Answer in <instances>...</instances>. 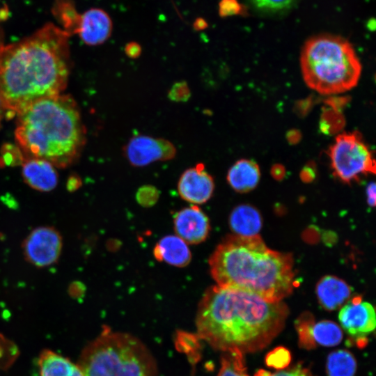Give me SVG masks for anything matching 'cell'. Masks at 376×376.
<instances>
[{"label": "cell", "mask_w": 376, "mask_h": 376, "mask_svg": "<svg viewBox=\"0 0 376 376\" xmlns=\"http://www.w3.org/2000/svg\"><path fill=\"white\" fill-rule=\"evenodd\" d=\"M242 6L236 0H221L219 3V15L227 17L242 13Z\"/></svg>", "instance_id": "28"}, {"label": "cell", "mask_w": 376, "mask_h": 376, "mask_svg": "<svg viewBox=\"0 0 376 376\" xmlns=\"http://www.w3.org/2000/svg\"><path fill=\"white\" fill-rule=\"evenodd\" d=\"M214 189V180L205 171L203 163L186 169L181 174L178 183L180 197L194 204L207 202L211 198Z\"/></svg>", "instance_id": "11"}, {"label": "cell", "mask_w": 376, "mask_h": 376, "mask_svg": "<svg viewBox=\"0 0 376 376\" xmlns=\"http://www.w3.org/2000/svg\"><path fill=\"white\" fill-rule=\"evenodd\" d=\"M301 136L299 131L296 130H290L287 133V139L288 142L292 144L298 143L301 139Z\"/></svg>", "instance_id": "35"}, {"label": "cell", "mask_w": 376, "mask_h": 376, "mask_svg": "<svg viewBox=\"0 0 376 376\" xmlns=\"http://www.w3.org/2000/svg\"><path fill=\"white\" fill-rule=\"evenodd\" d=\"M1 163L4 165L22 164L25 157L19 147L8 144L2 148Z\"/></svg>", "instance_id": "25"}, {"label": "cell", "mask_w": 376, "mask_h": 376, "mask_svg": "<svg viewBox=\"0 0 376 376\" xmlns=\"http://www.w3.org/2000/svg\"><path fill=\"white\" fill-rule=\"evenodd\" d=\"M229 224L235 235L253 237L258 235L262 227V218L253 206L240 205L231 212Z\"/></svg>", "instance_id": "19"}, {"label": "cell", "mask_w": 376, "mask_h": 376, "mask_svg": "<svg viewBox=\"0 0 376 376\" xmlns=\"http://www.w3.org/2000/svg\"><path fill=\"white\" fill-rule=\"evenodd\" d=\"M375 184L370 182L366 188L367 202L371 207L375 205Z\"/></svg>", "instance_id": "32"}, {"label": "cell", "mask_w": 376, "mask_h": 376, "mask_svg": "<svg viewBox=\"0 0 376 376\" xmlns=\"http://www.w3.org/2000/svg\"><path fill=\"white\" fill-rule=\"evenodd\" d=\"M256 7L265 10H280L291 6L294 0H249Z\"/></svg>", "instance_id": "27"}, {"label": "cell", "mask_w": 376, "mask_h": 376, "mask_svg": "<svg viewBox=\"0 0 376 376\" xmlns=\"http://www.w3.org/2000/svg\"><path fill=\"white\" fill-rule=\"evenodd\" d=\"M290 361V352L283 347H279L269 353L266 357L268 366L277 369L286 367Z\"/></svg>", "instance_id": "24"}, {"label": "cell", "mask_w": 376, "mask_h": 376, "mask_svg": "<svg viewBox=\"0 0 376 376\" xmlns=\"http://www.w3.org/2000/svg\"><path fill=\"white\" fill-rule=\"evenodd\" d=\"M24 182L32 189L41 192L51 191L58 184V173L50 162L38 158H26L22 164Z\"/></svg>", "instance_id": "15"}, {"label": "cell", "mask_w": 376, "mask_h": 376, "mask_svg": "<svg viewBox=\"0 0 376 376\" xmlns=\"http://www.w3.org/2000/svg\"><path fill=\"white\" fill-rule=\"evenodd\" d=\"M316 295L324 308L334 310L350 297L351 289L342 279L334 276H326L318 283Z\"/></svg>", "instance_id": "17"}, {"label": "cell", "mask_w": 376, "mask_h": 376, "mask_svg": "<svg viewBox=\"0 0 376 376\" xmlns=\"http://www.w3.org/2000/svg\"><path fill=\"white\" fill-rule=\"evenodd\" d=\"M285 169L281 164H275L272 168V174L276 179H281L283 177Z\"/></svg>", "instance_id": "36"}, {"label": "cell", "mask_w": 376, "mask_h": 376, "mask_svg": "<svg viewBox=\"0 0 376 376\" xmlns=\"http://www.w3.org/2000/svg\"><path fill=\"white\" fill-rule=\"evenodd\" d=\"M153 254L157 260L179 267L187 266L191 259L187 243L178 235L162 237L155 245Z\"/></svg>", "instance_id": "16"}, {"label": "cell", "mask_w": 376, "mask_h": 376, "mask_svg": "<svg viewBox=\"0 0 376 376\" xmlns=\"http://www.w3.org/2000/svg\"><path fill=\"white\" fill-rule=\"evenodd\" d=\"M300 67L306 84L322 95H335L356 86L361 64L352 45L335 36L310 38L302 49Z\"/></svg>", "instance_id": "5"}, {"label": "cell", "mask_w": 376, "mask_h": 376, "mask_svg": "<svg viewBox=\"0 0 376 376\" xmlns=\"http://www.w3.org/2000/svg\"><path fill=\"white\" fill-rule=\"evenodd\" d=\"M217 376H249L243 362V355L226 353L221 360V366Z\"/></svg>", "instance_id": "23"}, {"label": "cell", "mask_w": 376, "mask_h": 376, "mask_svg": "<svg viewBox=\"0 0 376 376\" xmlns=\"http://www.w3.org/2000/svg\"><path fill=\"white\" fill-rule=\"evenodd\" d=\"M69 34L47 24L0 49V97L17 114L31 104L60 95L70 72Z\"/></svg>", "instance_id": "2"}, {"label": "cell", "mask_w": 376, "mask_h": 376, "mask_svg": "<svg viewBox=\"0 0 376 376\" xmlns=\"http://www.w3.org/2000/svg\"><path fill=\"white\" fill-rule=\"evenodd\" d=\"M15 135L25 159H42L58 168L75 162L86 143L79 107L68 95L38 100L18 113Z\"/></svg>", "instance_id": "4"}, {"label": "cell", "mask_w": 376, "mask_h": 376, "mask_svg": "<svg viewBox=\"0 0 376 376\" xmlns=\"http://www.w3.org/2000/svg\"><path fill=\"white\" fill-rule=\"evenodd\" d=\"M5 111H6V109H5L4 105L3 104L1 98L0 97V126H1V120L3 119V114H4Z\"/></svg>", "instance_id": "38"}, {"label": "cell", "mask_w": 376, "mask_h": 376, "mask_svg": "<svg viewBox=\"0 0 376 376\" xmlns=\"http://www.w3.org/2000/svg\"><path fill=\"white\" fill-rule=\"evenodd\" d=\"M173 224L178 236L186 243L192 244L205 241L210 230L208 217L196 205H191L177 212L174 215Z\"/></svg>", "instance_id": "12"}, {"label": "cell", "mask_w": 376, "mask_h": 376, "mask_svg": "<svg viewBox=\"0 0 376 376\" xmlns=\"http://www.w3.org/2000/svg\"><path fill=\"white\" fill-rule=\"evenodd\" d=\"M299 342L306 347H313L315 343L323 346H334L343 338L340 328L335 322L322 320L313 324L310 319L299 321Z\"/></svg>", "instance_id": "14"}, {"label": "cell", "mask_w": 376, "mask_h": 376, "mask_svg": "<svg viewBox=\"0 0 376 376\" xmlns=\"http://www.w3.org/2000/svg\"><path fill=\"white\" fill-rule=\"evenodd\" d=\"M40 376H84L77 365L50 350H44L38 359Z\"/></svg>", "instance_id": "20"}, {"label": "cell", "mask_w": 376, "mask_h": 376, "mask_svg": "<svg viewBox=\"0 0 376 376\" xmlns=\"http://www.w3.org/2000/svg\"><path fill=\"white\" fill-rule=\"evenodd\" d=\"M113 29L111 17L100 8H91L79 15L75 33L88 45L104 43L110 37Z\"/></svg>", "instance_id": "13"}, {"label": "cell", "mask_w": 376, "mask_h": 376, "mask_svg": "<svg viewBox=\"0 0 376 376\" xmlns=\"http://www.w3.org/2000/svg\"><path fill=\"white\" fill-rule=\"evenodd\" d=\"M260 178V171L256 162L241 159L234 163L227 173V181L237 192H247L254 189Z\"/></svg>", "instance_id": "18"}, {"label": "cell", "mask_w": 376, "mask_h": 376, "mask_svg": "<svg viewBox=\"0 0 376 376\" xmlns=\"http://www.w3.org/2000/svg\"><path fill=\"white\" fill-rule=\"evenodd\" d=\"M125 53L130 58H136L141 54V47L136 42H130L125 47Z\"/></svg>", "instance_id": "31"}, {"label": "cell", "mask_w": 376, "mask_h": 376, "mask_svg": "<svg viewBox=\"0 0 376 376\" xmlns=\"http://www.w3.org/2000/svg\"><path fill=\"white\" fill-rule=\"evenodd\" d=\"M84 376H157L152 355L137 338L104 327L77 364Z\"/></svg>", "instance_id": "6"}, {"label": "cell", "mask_w": 376, "mask_h": 376, "mask_svg": "<svg viewBox=\"0 0 376 376\" xmlns=\"http://www.w3.org/2000/svg\"><path fill=\"white\" fill-rule=\"evenodd\" d=\"M207 26V23L205 20L198 19L194 22V27L197 30L204 29Z\"/></svg>", "instance_id": "37"}, {"label": "cell", "mask_w": 376, "mask_h": 376, "mask_svg": "<svg viewBox=\"0 0 376 376\" xmlns=\"http://www.w3.org/2000/svg\"><path fill=\"white\" fill-rule=\"evenodd\" d=\"M62 248V236L52 226L34 228L22 243L25 259L31 265L40 268L55 264L60 258Z\"/></svg>", "instance_id": "8"}, {"label": "cell", "mask_w": 376, "mask_h": 376, "mask_svg": "<svg viewBox=\"0 0 376 376\" xmlns=\"http://www.w3.org/2000/svg\"><path fill=\"white\" fill-rule=\"evenodd\" d=\"M328 155L334 174L343 182L358 181L362 175L375 173V161L359 132L338 134Z\"/></svg>", "instance_id": "7"}, {"label": "cell", "mask_w": 376, "mask_h": 376, "mask_svg": "<svg viewBox=\"0 0 376 376\" xmlns=\"http://www.w3.org/2000/svg\"><path fill=\"white\" fill-rule=\"evenodd\" d=\"M54 17L69 35L75 33L80 13L71 0H56L52 8Z\"/></svg>", "instance_id": "22"}, {"label": "cell", "mask_w": 376, "mask_h": 376, "mask_svg": "<svg viewBox=\"0 0 376 376\" xmlns=\"http://www.w3.org/2000/svg\"><path fill=\"white\" fill-rule=\"evenodd\" d=\"M338 319L343 328L352 338L365 345L366 336L375 330L376 318L371 304L354 297L340 311Z\"/></svg>", "instance_id": "10"}, {"label": "cell", "mask_w": 376, "mask_h": 376, "mask_svg": "<svg viewBox=\"0 0 376 376\" xmlns=\"http://www.w3.org/2000/svg\"><path fill=\"white\" fill-rule=\"evenodd\" d=\"M356 368V361L347 351H335L327 358V370L329 376H354Z\"/></svg>", "instance_id": "21"}, {"label": "cell", "mask_w": 376, "mask_h": 376, "mask_svg": "<svg viewBox=\"0 0 376 376\" xmlns=\"http://www.w3.org/2000/svg\"><path fill=\"white\" fill-rule=\"evenodd\" d=\"M81 185V180L77 176H71L67 183V188L72 191L77 189Z\"/></svg>", "instance_id": "33"}, {"label": "cell", "mask_w": 376, "mask_h": 376, "mask_svg": "<svg viewBox=\"0 0 376 376\" xmlns=\"http://www.w3.org/2000/svg\"><path fill=\"white\" fill-rule=\"evenodd\" d=\"M315 175L313 168L311 166H305L301 173V177L304 181L311 180Z\"/></svg>", "instance_id": "34"}, {"label": "cell", "mask_w": 376, "mask_h": 376, "mask_svg": "<svg viewBox=\"0 0 376 376\" xmlns=\"http://www.w3.org/2000/svg\"><path fill=\"white\" fill-rule=\"evenodd\" d=\"M158 195L156 189L152 186H146L141 187L137 194L139 202L142 204L149 205L153 203Z\"/></svg>", "instance_id": "29"}, {"label": "cell", "mask_w": 376, "mask_h": 376, "mask_svg": "<svg viewBox=\"0 0 376 376\" xmlns=\"http://www.w3.org/2000/svg\"><path fill=\"white\" fill-rule=\"evenodd\" d=\"M209 266L217 285L268 301H281L294 288L292 256L269 249L258 235L226 238L211 255Z\"/></svg>", "instance_id": "3"}, {"label": "cell", "mask_w": 376, "mask_h": 376, "mask_svg": "<svg viewBox=\"0 0 376 376\" xmlns=\"http://www.w3.org/2000/svg\"><path fill=\"white\" fill-rule=\"evenodd\" d=\"M191 97V91L185 81L175 82L168 92V97L173 102H185Z\"/></svg>", "instance_id": "26"}, {"label": "cell", "mask_w": 376, "mask_h": 376, "mask_svg": "<svg viewBox=\"0 0 376 376\" xmlns=\"http://www.w3.org/2000/svg\"><path fill=\"white\" fill-rule=\"evenodd\" d=\"M269 376H313L311 372L301 366H297L287 370L278 371Z\"/></svg>", "instance_id": "30"}, {"label": "cell", "mask_w": 376, "mask_h": 376, "mask_svg": "<svg viewBox=\"0 0 376 376\" xmlns=\"http://www.w3.org/2000/svg\"><path fill=\"white\" fill-rule=\"evenodd\" d=\"M288 315L281 301L215 285L199 302L196 331L213 348L243 355L267 347L283 329Z\"/></svg>", "instance_id": "1"}, {"label": "cell", "mask_w": 376, "mask_h": 376, "mask_svg": "<svg viewBox=\"0 0 376 376\" xmlns=\"http://www.w3.org/2000/svg\"><path fill=\"white\" fill-rule=\"evenodd\" d=\"M3 46V36H2L1 31H0V49H1V47Z\"/></svg>", "instance_id": "39"}, {"label": "cell", "mask_w": 376, "mask_h": 376, "mask_svg": "<svg viewBox=\"0 0 376 376\" xmlns=\"http://www.w3.org/2000/svg\"><path fill=\"white\" fill-rule=\"evenodd\" d=\"M127 161L136 167H141L159 161L173 159L177 150L170 141L159 137L140 134L130 138L123 147Z\"/></svg>", "instance_id": "9"}]
</instances>
